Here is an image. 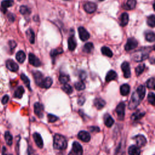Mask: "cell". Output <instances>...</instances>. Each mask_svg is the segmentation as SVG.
Wrapping results in <instances>:
<instances>
[{
	"label": "cell",
	"instance_id": "6da1fadb",
	"mask_svg": "<svg viewBox=\"0 0 155 155\" xmlns=\"http://www.w3.org/2000/svg\"><path fill=\"white\" fill-rule=\"evenodd\" d=\"M149 48H142L134 52L132 55V59L136 62H141L148 58L150 53Z\"/></svg>",
	"mask_w": 155,
	"mask_h": 155
},
{
	"label": "cell",
	"instance_id": "7a4b0ae2",
	"mask_svg": "<svg viewBox=\"0 0 155 155\" xmlns=\"http://www.w3.org/2000/svg\"><path fill=\"white\" fill-rule=\"evenodd\" d=\"M67 147V142L66 138L59 134L55 135L53 138V147L57 150H65Z\"/></svg>",
	"mask_w": 155,
	"mask_h": 155
},
{
	"label": "cell",
	"instance_id": "3957f363",
	"mask_svg": "<svg viewBox=\"0 0 155 155\" xmlns=\"http://www.w3.org/2000/svg\"><path fill=\"white\" fill-rule=\"evenodd\" d=\"M83 149L82 146L78 142H74L72 145V149L69 155H82Z\"/></svg>",
	"mask_w": 155,
	"mask_h": 155
},
{
	"label": "cell",
	"instance_id": "277c9868",
	"mask_svg": "<svg viewBox=\"0 0 155 155\" xmlns=\"http://www.w3.org/2000/svg\"><path fill=\"white\" fill-rule=\"evenodd\" d=\"M140 100L139 99L136 92H134L131 97L130 101L128 104V108L130 109H134L136 108L138 105L139 104Z\"/></svg>",
	"mask_w": 155,
	"mask_h": 155
},
{
	"label": "cell",
	"instance_id": "5b68a950",
	"mask_svg": "<svg viewBox=\"0 0 155 155\" xmlns=\"http://www.w3.org/2000/svg\"><path fill=\"white\" fill-rule=\"evenodd\" d=\"M125 108V105L124 102L119 103L116 108V112L118 115V117L119 120H123L124 119Z\"/></svg>",
	"mask_w": 155,
	"mask_h": 155
},
{
	"label": "cell",
	"instance_id": "8992f818",
	"mask_svg": "<svg viewBox=\"0 0 155 155\" xmlns=\"http://www.w3.org/2000/svg\"><path fill=\"white\" fill-rule=\"evenodd\" d=\"M137 41L133 38H128L127 42L125 46V50L126 51H130L135 49L137 46Z\"/></svg>",
	"mask_w": 155,
	"mask_h": 155
},
{
	"label": "cell",
	"instance_id": "52a82bcc",
	"mask_svg": "<svg viewBox=\"0 0 155 155\" xmlns=\"http://www.w3.org/2000/svg\"><path fill=\"white\" fill-rule=\"evenodd\" d=\"M43 111H44L43 105L39 102H36L34 104V112H35V115L39 118H43Z\"/></svg>",
	"mask_w": 155,
	"mask_h": 155
},
{
	"label": "cell",
	"instance_id": "ba28073f",
	"mask_svg": "<svg viewBox=\"0 0 155 155\" xmlns=\"http://www.w3.org/2000/svg\"><path fill=\"white\" fill-rule=\"evenodd\" d=\"M133 139L136 142L138 147H142L145 145L147 143V139L142 134H138L133 137Z\"/></svg>",
	"mask_w": 155,
	"mask_h": 155
},
{
	"label": "cell",
	"instance_id": "9c48e42d",
	"mask_svg": "<svg viewBox=\"0 0 155 155\" xmlns=\"http://www.w3.org/2000/svg\"><path fill=\"white\" fill-rule=\"evenodd\" d=\"M121 69L124 73V76L125 78H129L131 76V71L129 63L124 62L121 65Z\"/></svg>",
	"mask_w": 155,
	"mask_h": 155
},
{
	"label": "cell",
	"instance_id": "30bf717a",
	"mask_svg": "<svg viewBox=\"0 0 155 155\" xmlns=\"http://www.w3.org/2000/svg\"><path fill=\"white\" fill-rule=\"evenodd\" d=\"M78 32H79V36L80 39L82 41H86L87 40L89 39L90 38V34L86 30L85 28L82 27H80L78 29Z\"/></svg>",
	"mask_w": 155,
	"mask_h": 155
},
{
	"label": "cell",
	"instance_id": "8fae6325",
	"mask_svg": "<svg viewBox=\"0 0 155 155\" xmlns=\"http://www.w3.org/2000/svg\"><path fill=\"white\" fill-rule=\"evenodd\" d=\"M97 6L95 3L92 2H87L85 4L84 9L86 12L88 14H92L95 12L96 10Z\"/></svg>",
	"mask_w": 155,
	"mask_h": 155
},
{
	"label": "cell",
	"instance_id": "7c38bea8",
	"mask_svg": "<svg viewBox=\"0 0 155 155\" xmlns=\"http://www.w3.org/2000/svg\"><path fill=\"white\" fill-rule=\"evenodd\" d=\"M29 62L31 65L35 67H40L41 65L40 60L33 53L29 55Z\"/></svg>",
	"mask_w": 155,
	"mask_h": 155
},
{
	"label": "cell",
	"instance_id": "4fadbf2b",
	"mask_svg": "<svg viewBox=\"0 0 155 155\" xmlns=\"http://www.w3.org/2000/svg\"><path fill=\"white\" fill-rule=\"evenodd\" d=\"M6 67L11 72H17L19 69L18 65L13 60H9L6 61Z\"/></svg>",
	"mask_w": 155,
	"mask_h": 155
},
{
	"label": "cell",
	"instance_id": "5bb4252c",
	"mask_svg": "<svg viewBox=\"0 0 155 155\" xmlns=\"http://www.w3.org/2000/svg\"><path fill=\"white\" fill-rule=\"evenodd\" d=\"M33 75H34V78L35 79V82L36 84L41 87V85L44 80V76H43V75L40 72H38V71H35V72H33Z\"/></svg>",
	"mask_w": 155,
	"mask_h": 155
},
{
	"label": "cell",
	"instance_id": "9a60e30c",
	"mask_svg": "<svg viewBox=\"0 0 155 155\" xmlns=\"http://www.w3.org/2000/svg\"><path fill=\"white\" fill-rule=\"evenodd\" d=\"M33 137L37 147L40 148H42L44 146V143L41 136L38 133H35L33 134Z\"/></svg>",
	"mask_w": 155,
	"mask_h": 155
},
{
	"label": "cell",
	"instance_id": "2e32d148",
	"mask_svg": "<svg viewBox=\"0 0 155 155\" xmlns=\"http://www.w3.org/2000/svg\"><path fill=\"white\" fill-rule=\"evenodd\" d=\"M78 138L84 142H88L90 141L91 137L90 134L86 131H81L78 134Z\"/></svg>",
	"mask_w": 155,
	"mask_h": 155
},
{
	"label": "cell",
	"instance_id": "e0dca14e",
	"mask_svg": "<svg viewBox=\"0 0 155 155\" xmlns=\"http://www.w3.org/2000/svg\"><path fill=\"white\" fill-rule=\"evenodd\" d=\"M14 4V2L13 0H4L2 3V11L3 13L6 12V10L8 8L12 7Z\"/></svg>",
	"mask_w": 155,
	"mask_h": 155
},
{
	"label": "cell",
	"instance_id": "ac0fdd59",
	"mask_svg": "<svg viewBox=\"0 0 155 155\" xmlns=\"http://www.w3.org/2000/svg\"><path fill=\"white\" fill-rule=\"evenodd\" d=\"M145 92H146V90L144 86L140 85L137 87L136 90V93L140 101H142L144 98L145 95Z\"/></svg>",
	"mask_w": 155,
	"mask_h": 155
},
{
	"label": "cell",
	"instance_id": "d6986e66",
	"mask_svg": "<svg viewBox=\"0 0 155 155\" xmlns=\"http://www.w3.org/2000/svg\"><path fill=\"white\" fill-rule=\"evenodd\" d=\"M104 121L105 125L107 127H111L113 124H114V119L112 118V117L108 113L105 114L104 116Z\"/></svg>",
	"mask_w": 155,
	"mask_h": 155
},
{
	"label": "cell",
	"instance_id": "ffe728a7",
	"mask_svg": "<svg viewBox=\"0 0 155 155\" xmlns=\"http://www.w3.org/2000/svg\"><path fill=\"white\" fill-rule=\"evenodd\" d=\"M93 103L95 107L98 110L102 109L105 105V101L101 98H96Z\"/></svg>",
	"mask_w": 155,
	"mask_h": 155
},
{
	"label": "cell",
	"instance_id": "44dd1931",
	"mask_svg": "<svg viewBox=\"0 0 155 155\" xmlns=\"http://www.w3.org/2000/svg\"><path fill=\"white\" fill-rule=\"evenodd\" d=\"M76 47V41L74 36L70 37L68 40V47L70 51H73Z\"/></svg>",
	"mask_w": 155,
	"mask_h": 155
},
{
	"label": "cell",
	"instance_id": "7402d4cb",
	"mask_svg": "<svg viewBox=\"0 0 155 155\" xmlns=\"http://www.w3.org/2000/svg\"><path fill=\"white\" fill-rule=\"evenodd\" d=\"M52 83H53L52 79L50 77H46V78L44 79L40 87L44 88V89H49V87H50Z\"/></svg>",
	"mask_w": 155,
	"mask_h": 155
},
{
	"label": "cell",
	"instance_id": "603a6c76",
	"mask_svg": "<svg viewBox=\"0 0 155 155\" xmlns=\"http://www.w3.org/2000/svg\"><path fill=\"white\" fill-rule=\"evenodd\" d=\"M128 154L130 155H140V150L137 146L131 145L128 148Z\"/></svg>",
	"mask_w": 155,
	"mask_h": 155
},
{
	"label": "cell",
	"instance_id": "cb8c5ba5",
	"mask_svg": "<svg viewBox=\"0 0 155 155\" xmlns=\"http://www.w3.org/2000/svg\"><path fill=\"white\" fill-rule=\"evenodd\" d=\"M117 78V73L114 70H110L105 76L106 82H110Z\"/></svg>",
	"mask_w": 155,
	"mask_h": 155
},
{
	"label": "cell",
	"instance_id": "d4e9b609",
	"mask_svg": "<svg viewBox=\"0 0 155 155\" xmlns=\"http://www.w3.org/2000/svg\"><path fill=\"white\" fill-rule=\"evenodd\" d=\"M130 87L129 85L127 84H124L122 85L120 87V93L122 96H127L130 93Z\"/></svg>",
	"mask_w": 155,
	"mask_h": 155
},
{
	"label": "cell",
	"instance_id": "484cf974",
	"mask_svg": "<svg viewBox=\"0 0 155 155\" xmlns=\"http://www.w3.org/2000/svg\"><path fill=\"white\" fill-rule=\"evenodd\" d=\"M128 15L127 13H123L120 17V24L121 26H125L128 23Z\"/></svg>",
	"mask_w": 155,
	"mask_h": 155
},
{
	"label": "cell",
	"instance_id": "4316f807",
	"mask_svg": "<svg viewBox=\"0 0 155 155\" xmlns=\"http://www.w3.org/2000/svg\"><path fill=\"white\" fill-rule=\"evenodd\" d=\"M26 54L22 50H20L18 52H17L16 55V59L20 63H23L26 60Z\"/></svg>",
	"mask_w": 155,
	"mask_h": 155
},
{
	"label": "cell",
	"instance_id": "83f0119b",
	"mask_svg": "<svg viewBox=\"0 0 155 155\" xmlns=\"http://www.w3.org/2000/svg\"><path fill=\"white\" fill-rule=\"evenodd\" d=\"M26 35H27V37L29 40V41H30V43L31 44H34L35 38L34 32L31 29H29L26 32Z\"/></svg>",
	"mask_w": 155,
	"mask_h": 155
},
{
	"label": "cell",
	"instance_id": "f1b7e54d",
	"mask_svg": "<svg viewBox=\"0 0 155 155\" xmlns=\"http://www.w3.org/2000/svg\"><path fill=\"white\" fill-rule=\"evenodd\" d=\"M24 93V89L23 86H20L18 89L15 90L14 93V97L16 98L21 99L23 97V95Z\"/></svg>",
	"mask_w": 155,
	"mask_h": 155
},
{
	"label": "cell",
	"instance_id": "f546056e",
	"mask_svg": "<svg viewBox=\"0 0 155 155\" xmlns=\"http://www.w3.org/2000/svg\"><path fill=\"white\" fill-rule=\"evenodd\" d=\"M5 140L7 144L9 146L12 145L13 143V136L9 131H6L5 134Z\"/></svg>",
	"mask_w": 155,
	"mask_h": 155
},
{
	"label": "cell",
	"instance_id": "4dcf8cb0",
	"mask_svg": "<svg viewBox=\"0 0 155 155\" xmlns=\"http://www.w3.org/2000/svg\"><path fill=\"white\" fill-rule=\"evenodd\" d=\"M101 52L104 55L107 56L109 58H111L113 57V52L108 47H105V46L102 47L101 48Z\"/></svg>",
	"mask_w": 155,
	"mask_h": 155
},
{
	"label": "cell",
	"instance_id": "1f68e13d",
	"mask_svg": "<svg viewBox=\"0 0 155 155\" xmlns=\"http://www.w3.org/2000/svg\"><path fill=\"white\" fill-rule=\"evenodd\" d=\"M136 0H128L125 5V8L128 10L134 9L136 7Z\"/></svg>",
	"mask_w": 155,
	"mask_h": 155
},
{
	"label": "cell",
	"instance_id": "d6a6232c",
	"mask_svg": "<svg viewBox=\"0 0 155 155\" xmlns=\"http://www.w3.org/2000/svg\"><path fill=\"white\" fill-rule=\"evenodd\" d=\"M59 80L60 82L62 84H67L69 80H70V77L68 75H66V74H61L60 77H59Z\"/></svg>",
	"mask_w": 155,
	"mask_h": 155
},
{
	"label": "cell",
	"instance_id": "836d02e7",
	"mask_svg": "<svg viewBox=\"0 0 155 155\" xmlns=\"http://www.w3.org/2000/svg\"><path fill=\"white\" fill-rule=\"evenodd\" d=\"M145 38L147 40V41H148V42H154V34L153 32L151 31H148L145 33Z\"/></svg>",
	"mask_w": 155,
	"mask_h": 155
},
{
	"label": "cell",
	"instance_id": "e575fe53",
	"mask_svg": "<svg viewBox=\"0 0 155 155\" xmlns=\"http://www.w3.org/2000/svg\"><path fill=\"white\" fill-rule=\"evenodd\" d=\"M144 115H145V113L140 112V111H137L136 112L134 113L132 115V116H131V119H133L134 121H136V120H137V119H140Z\"/></svg>",
	"mask_w": 155,
	"mask_h": 155
},
{
	"label": "cell",
	"instance_id": "d590c367",
	"mask_svg": "<svg viewBox=\"0 0 155 155\" xmlns=\"http://www.w3.org/2000/svg\"><path fill=\"white\" fill-rule=\"evenodd\" d=\"M93 48H94V46H93V43H86L84 45L83 50H84V52L89 53H90L93 50Z\"/></svg>",
	"mask_w": 155,
	"mask_h": 155
},
{
	"label": "cell",
	"instance_id": "8d00e7d4",
	"mask_svg": "<svg viewBox=\"0 0 155 155\" xmlns=\"http://www.w3.org/2000/svg\"><path fill=\"white\" fill-rule=\"evenodd\" d=\"M21 78L22 79V81H23V82L24 83V84L27 86V87L30 90H31V82H30V80L28 78L27 76H26L24 74H21Z\"/></svg>",
	"mask_w": 155,
	"mask_h": 155
},
{
	"label": "cell",
	"instance_id": "74e56055",
	"mask_svg": "<svg viewBox=\"0 0 155 155\" xmlns=\"http://www.w3.org/2000/svg\"><path fill=\"white\" fill-rule=\"evenodd\" d=\"M62 89L65 93H66L68 95H70L73 92L72 87H71V86L67 84H64V86L62 87Z\"/></svg>",
	"mask_w": 155,
	"mask_h": 155
},
{
	"label": "cell",
	"instance_id": "f35d334b",
	"mask_svg": "<svg viewBox=\"0 0 155 155\" xmlns=\"http://www.w3.org/2000/svg\"><path fill=\"white\" fill-rule=\"evenodd\" d=\"M145 66L144 64H139L136 69H135V73L136 74L137 76H139L140 75H141L142 73V72H144V69H145Z\"/></svg>",
	"mask_w": 155,
	"mask_h": 155
},
{
	"label": "cell",
	"instance_id": "ab89813d",
	"mask_svg": "<svg viewBox=\"0 0 155 155\" xmlns=\"http://www.w3.org/2000/svg\"><path fill=\"white\" fill-rule=\"evenodd\" d=\"M147 24L151 27H154L155 25V17L154 15L150 16L147 20Z\"/></svg>",
	"mask_w": 155,
	"mask_h": 155
},
{
	"label": "cell",
	"instance_id": "60d3db41",
	"mask_svg": "<svg viewBox=\"0 0 155 155\" xmlns=\"http://www.w3.org/2000/svg\"><path fill=\"white\" fill-rule=\"evenodd\" d=\"M20 12L22 15H29L31 14L30 9L26 6H22L20 7Z\"/></svg>",
	"mask_w": 155,
	"mask_h": 155
},
{
	"label": "cell",
	"instance_id": "b9f144b4",
	"mask_svg": "<svg viewBox=\"0 0 155 155\" xmlns=\"http://www.w3.org/2000/svg\"><path fill=\"white\" fill-rule=\"evenodd\" d=\"M75 87L77 90L81 91L85 89L86 86L83 82L80 81V82H77L75 84Z\"/></svg>",
	"mask_w": 155,
	"mask_h": 155
},
{
	"label": "cell",
	"instance_id": "7bdbcfd3",
	"mask_svg": "<svg viewBox=\"0 0 155 155\" xmlns=\"http://www.w3.org/2000/svg\"><path fill=\"white\" fill-rule=\"evenodd\" d=\"M147 87L148 89L154 90V78H151L147 82Z\"/></svg>",
	"mask_w": 155,
	"mask_h": 155
},
{
	"label": "cell",
	"instance_id": "ee69618b",
	"mask_svg": "<svg viewBox=\"0 0 155 155\" xmlns=\"http://www.w3.org/2000/svg\"><path fill=\"white\" fill-rule=\"evenodd\" d=\"M148 102L154 105V102H155V96L154 93L153 92H150L148 95Z\"/></svg>",
	"mask_w": 155,
	"mask_h": 155
},
{
	"label": "cell",
	"instance_id": "f6af8a7d",
	"mask_svg": "<svg viewBox=\"0 0 155 155\" xmlns=\"http://www.w3.org/2000/svg\"><path fill=\"white\" fill-rule=\"evenodd\" d=\"M63 52V50L60 48V49H55L52 50L51 53H50V55L52 57V58H55L58 55L61 54Z\"/></svg>",
	"mask_w": 155,
	"mask_h": 155
},
{
	"label": "cell",
	"instance_id": "bcb514c9",
	"mask_svg": "<svg viewBox=\"0 0 155 155\" xmlns=\"http://www.w3.org/2000/svg\"><path fill=\"white\" fill-rule=\"evenodd\" d=\"M47 118H48V121L50 123L55 122L57 121H58V118L57 116H56L55 115H53L52 114H48Z\"/></svg>",
	"mask_w": 155,
	"mask_h": 155
},
{
	"label": "cell",
	"instance_id": "7dc6e473",
	"mask_svg": "<svg viewBox=\"0 0 155 155\" xmlns=\"http://www.w3.org/2000/svg\"><path fill=\"white\" fill-rule=\"evenodd\" d=\"M9 99V96L7 95H5V96H3V99H2V103H3V104H4V105L6 104L8 102Z\"/></svg>",
	"mask_w": 155,
	"mask_h": 155
},
{
	"label": "cell",
	"instance_id": "c3c4849f",
	"mask_svg": "<svg viewBox=\"0 0 155 155\" xmlns=\"http://www.w3.org/2000/svg\"><path fill=\"white\" fill-rule=\"evenodd\" d=\"M90 130L92 132H99L100 131V129L98 127L96 126H93V127H90Z\"/></svg>",
	"mask_w": 155,
	"mask_h": 155
},
{
	"label": "cell",
	"instance_id": "681fc988",
	"mask_svg": "<svg viewBox=\"0 0 155 155\" xmlns=\"http://www.w3.org/2000/svg\"><path fill=\"white\" fill-rule=\"evenodd\" d=\"M79 77H80V78H81V79L82 81L86 79V78H87V74H86V73L85 72H84V71H82V72H81V73L79 74Z\"/></svg>",
	"mask_w": 155,
	"mask_h": 155
},
{
	"label": "cell",
	"instance_id": "f907efd6",
	"mask_svg": "<svg viewBox=\"0 0 155 155\" xmlns=\"http://www.w3.org/2000/svg\"><path fill=\"white\" fill-rule=\"evenodd\" d=\"M85 102V98H83V97H81V98H79L78 100V104L79 105H82L84 104Z\"/></svg>",
	"mask_w": 155,
	"mask_h": 155
},
{
	"label": "cell",
	"instance_id": "816d5d0a",
	"mask_svg": "<svg viewBox=\"0 0 155 155\" xmlns=\"http://www.w3.org/2000/svg\"><path fill=\"white\" fill-rule=\"evenodd\" d=\"M9 46H10L11 49H14L15 48V47L17 46V44L15 41H11L9 42Z\"/></svg>",
	"mask_w": 155,
	"mask_h": 155
},
{
	"label": "cell",
	"instance_id": "f5cc1de1",
	"mask_svg": "<svg viewBox=\"0 0 155 155\" xmlns=\"http://www.w3.org/2000/svg\"><path fill=\"white\" fill-rule=\"evenodd\" d=\"M3 155H12V154H4Z\"/></svg>",
	"mask_w": 155,
	"mask_h": 155
},
{
	"label": "cell",
	"instance_id": "db71d44e",
	"mask_svg": "<svg viewBox=\"0 0 155 155\" xmlns=\"http://www.w3.org/2000/svg\"><path fill=\"white\" fill-rule=\"evenodd\" d=\"M99 1H104V0H99Z\"/></svg>",
	"mask_w": 155,
	"mask_h": 155
},
{
	"label": "cell",
	"instance_id": "11a10c76",
	"mask_svg": "<svg viewBox=\"0 0 155 155\" xmlns=\"http://www.w3.org/2000/svg\"><path fill=\"white\" fill-rule=\"evenodd\" d=\"M64 1H69V0H64Z\"/></svg>",
	"mask_w": 155,
	"mask_h": 155
},
{
	"label": "cell",
	"instance_id": "9f6ffc18",
	"mask_svg": "<svg viewBox=\"0 0 155 155\" xmlns=\"http://www.w3.org/2000/svg\"><path fill=\"white\" fill-rule=\"evenodd\" d=\"M34 155H35V154H34Z\"/></svg>",
	"mask_w": 155,
	"mask_h": 155
}]
</instances>
